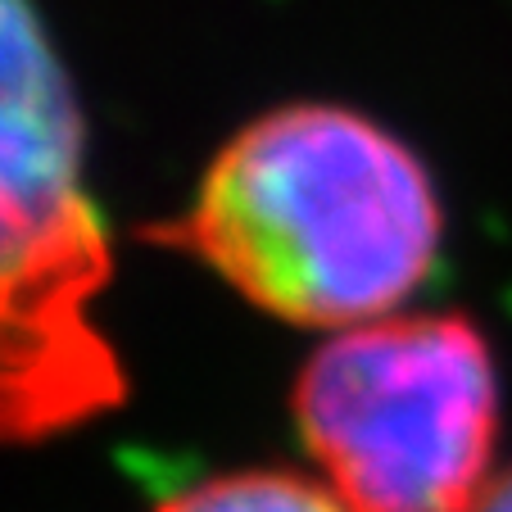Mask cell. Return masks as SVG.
I'll return each mask as SVG.
<instances>
[{
    "instance_id": "cell-3",
    "label": "cell",
    "mask_w": 512,
    "mask_h": 512,
    "mask_svg": "<svg viewBox=\"0 0 512 512\" xmlns=\"http://www.w3.org/2000/svg\"><path fill=\"white\" fill-rule=\"evenodd\" d=\"M290 408L345 512H467L503 467L499 363L463 313L331 331L304 358Z\"/></svg>"
},
{
    "instance_id": "cell-4",
    "label": "cell",
    "mask_w": 512,
    "mask_h": 512,
    "mask_svg": "<svg viewBox=\"0 0 512 512\" xmlns=\"http://www.w3.org/2000/svg\"><path fill=\"white\" fill-rule=\"evenodd\" d=\"M155 512H345L327 481L286 472V467H245L223 472L164 499Z\"/></svg>"
},
{
    "instance_id": "cell-5",
    "label": "cell",
    "mask_w": 512,
    "mask_h": 512,
    "mask_svg": "<svg viewBox=\"0 0 512 512\" xmlns=\"http://www.w3.org/2000/svg\"><path fill=\"white\" fill-rule=\"evenodd\" d=\"M467 512H512V463H503L490 476V485L476 494V503Z\"/></svg>"
},
{
    "instance_id": "cell-1",
    "label": "cell",
    "mask_w": 512,
    "mask_h": 512,
    "mask_svg": "<svg viewBox=\"0 0 512 512\" xmlns=\"http://www.w3.org/2000/svg\"><path fill=\"white\" fill-rule=\"evenodd\" d=\"M150 241L209 263L272 318L345 331L404 313L440 259L445 209L390 127L304 100L250 118Z\"/></svg>"
},
{
    "instance_id": "cell-2",
    "label": "cell",
    "mask_w": 512,
    "mask_h": 512,
    "mask_svg": "<svg viewBox=\"0 0 512 512\" xmlns=\"http://www.w3.org/2000/svg\"><path fill=\"white\" fill-rule=\"evenodd\" d=\"M28 0H0V445H37L127 399L96 295L114 272L87 132Z\"/></svg>"
}]
</instances>
